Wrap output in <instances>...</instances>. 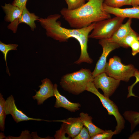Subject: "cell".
Returning a JSON list of instances; mask_svg holds the SVG:
<instances>
[{
  "instance_id": "cell-1",
  "label": "cell",
  "mask_w": 139,
  "mask_h": 139,
  "mask_svg": "<svg viewBox=\"0 0 139 139\" xmlns=\"http://www.w3.org/2000/svg\"><path fill=\"white\" fill-rule=\"evenodd\" d=\"M61 15L55 14L48 16L47 18H40L38 20L46 30L47 36L60 42L67 41L71 38L76 39L81 47V53L78 59L74 63L80 64L83 62L91 64L92 59L88 52V42L89 34L94 29L95 23L81 29H68L62 27L57 20Z\"/></svg>"
},
{
  "instance_id": "cell-2",
  "label": "cell",
  "mask_w": 139,
  "mask_h": 139,
  "mask_svg": "<svg viewBox=\"0 0 139 139\" xmlns=\"http://www.w3.org/2000/svg\"><path fill=\"white\" fill-rule=\"evenodd\" d=\"M104 0H89L81 7L73 10L64 8L61 15L73 29L86 27L94 23L111 18L104 9Z\"/></svg>"
},
{
  "instance_id": "cell-3",
  "label": "cell",
  "mask_w": 139,
  "mask_h": 139,
  "mask_svg": "<svg viewBox=\"0 0 139 139\" xmlns=\"http://www.w3.org/2000/svg\"><path fill=\"white\" fill-rule=\"evenodd\" d=\"M93 78L90 70L82 68L78 71L67 74L61 77L60 84L65 90L78 95L86 91L87 85Z\"/></svg>"
},
{
  "instance_id": "cell-4",
  "label": "cell",
  "mask_w": 139,
  "mask_h": 139,
  "mask_svg": "<svg viewBox=\"0 0 139 139\" xmlns=\"http://www.w3.org/2000/svg\"><path fill=\"white\" fill-rule=\"evenodd\" d=\"M136 68L132 64L125 65L117 56L110 58L107 63L105 72L108 76L116 79L128 82L134 76Z\"/></svg>"
},
{
  "instance_id": "cell-5",
  "label": "cell",
  "mask_w": 139,
  "mask_h": 139,
  "mask_svg": "<svg viewBox=\"0 0 139 139\" xmlns=\"http://www.w3.org/2000/svg\"><path fill=\"white\" fill-rule=\"evenodd\" d=\"M125 19L116 16L95 23L89 38L99 40L110 38L122 24Z\"/></svg>"
},
{
  "instance_id": "cell-6",
  "label": "cell",
  "mask_w": 139,
  "mask_h": 139,
  "mask_svg": "<svg viewBox=\"0 0 139 139\" xmlns=\"http://www.w3.org/2000/svg\"><path fill=\"white\" fill-rule=\"evenodd\" d=\"M86 91L90 92L97 96L99 98L103 107L108 111L109 115H112L115 118L117 125L114 131L116 134L120 133L125 127V120L119 112L117 106L109 98L101 94L95 87L93 81L88 84Z\"/></svg>"
},
{
  "instance_id": "cell-7",
  "label": "cell",
  "mask_w": 139,
  "mask_h": 139,
  "mask_svg": "<svg viewBox=\"0 0 139 139\" xmlns=\"http://www.w3.org/2000/svg\"><path fill=\"white\" fill-rule=\"evenodd\" d=\"M120 81L108 76L104 72L95 77L93 82L97 89H101L103 92L104 95L109 98L119 86Z\"/></svg>"
},
{
  "instance_id": "cell-8",
  "label": "cell",
  "mask_w": 139,
  "mask_h": 139,
  "mask_svg": "<svg viewBox=\"0 0 139 139\" xmlns=\"http://www.w3.org/2000/svg\"><path fill=\"white\" fill-rule=\"evenodd\" d=\"M99 42L102 47L103 51L92 72L93 78L98 75L105 72L107 63V59L108 55L112 51L120 47L118 44L111 41L108 39H100Z\"/></svg>"
},
{
  "instance_id": "cell-9",
  "label": "cell",
  "mask_w": 139,
  "mask_h": 139,
  "mask_svg": "<svg viewBox=\"0 0 139 139\" xmlns=\"http://www.w3.org/2000/svg\"><path fill=\"white\" fill-rule=\"evenodd\" d=\"M4 108L6 115H11L13 119L17 123L29 120L47 121L39 118H31L27 116L22 111L18 109L15 104L14 98L12 95L8 97L6 100Z\"/></svg>"
},
{
  "instance_id": "cell-10",
  "label": "cell",
  "mask_w": 139,
  "mask_h": 139,
  "mask_svg": "<svg viewBox=\"0 0 139 139\" xmlns=\"http://www.w3.org/2000/svg\"><path fill=\"white\" fill-rule=\"evenodd\" d=\"M42 84L39 86V90L36 92V94L32 97L34 100L37 101L38 105L42 104L49 98L54 96L53 86L51 81L46 78L41 80Z\"/></svg>"
},
{
  "instance_id": "cell-11",
  "label": "cell",
  "mask_w": 139,
  "mask_h": 139,
  "mask_svg": "<svg viewBox=\"0 0 139 139\" xmlns=\"http://www.w3.org/2000/svg\"><path fill=\"white\" fill-rule=\"evenodd\" d=\"M103 7L104 10L109 14L116 16L125 18H135L139 19V6L130 8H114L108 6L103 3Z\"/></svg>"
},
{
  "instance_id": "cell-12",
  "label": "cell",
  "mask_w": 139,
  "mask_h": 139,
  "mask_svg": "<svg viewBox=\"0 0 139 139\" xmlns=\"http://www.w3.org/2000/svg\"><path fill=\"white\" fill-rule=\"evenodd\" d=\"M57 87L56 84L54 85V96L56 99L54 107L56 108L62 107L71 112H74L79 110L81 105L79 103H73L68 100L60 93Z\"/></svg>"
},
{
  "instance_id": "cell-13",
  "label": "cell",
  "mask_w": 139,
  "mask_h": 139,
  "mask_svg": "<svg viewBox=\"0 0 139 139\" xmlns=\"http://www.w3.org/2000/svg\"><path fill=\"white\" fill-rule=\"evenodd\" d=\"M60 121L63 122L66 134L73 139L79 133L84 126L80 117H70Z\"/></svg>"
},
{
  "instance_id": "cell-14",
  "label": "cell",
  "mask_w": 139,
  "mask_h": 139,
  "mask_svg": "<svg viewBox=\"0 0 139 139\" xmlns=\"http://www.w3.org/2000/svg\"><path fill=\"white\" fill-rule=\"evenodd\" d=\"M132 23V19L129 18L125 23L122 24L119 27L111 37L108 39L119 44L124 38L134 31L131 27Z\"/></svg>"
},
{
  "instance_id": "cell-15",
  "label": "cell",
  "mask_w": 139,
  "mask_h": 139,
  "mask_svg": "<svg viewBox=\"0 0 139 139\" xmlns=\"http://www.w3.org/2000/svg\"><path fill=\"white\" fill-rule=\"evenodd\" d=\"M2 7L5 14V21L11 23L18 21L22 11L19 7L10 3H5L4 6Z\"/></svg>"
},
{
  "instance_id": "cell-16",
  "label": "cell",
  "mask_w": 139,
  "mask_h": 139,
  "mask_svg": "<svg viewBox=\"0 0 139 139\" xmlns=\"http://www.w3.org/2000/svg\"><path fill=\"white\" fill-rule=\"evenodd\" d=\"M80 117L84 125L88 129L91 137L105 131L97 127L93 123L92 117L89 116L88 114L82 112L80 114Z\"/></svg>"
},
{
  "instance_id": "cell-17",
  "label": "cell",
  "mask_w": 139,
  "mask_h": 139,
  "mask_svg": "<svg viewBox=\"0 0 139 139\" xmlns=\"http://www.w3.org/2000/svg\"><path fill=\"white\" fill-rule=\"evenodd\" d=\"M40 18L33 13H30L26 7L23 9L22 14L18 20V23H23L28 25L31 30L33 31L36 28L35 21L38 20Z\"/></svg>"
},
{
  "instance_id": "cell-18",
  "label": "cell",
  "mask_w": 139,
  "mask_h": 139,
  "mask_svg": "<svg viewBox=\"0 0 139 139\" xmlns=\"http://www.w3.org/2000/svg\"><path fill=\"white\" fill-rule=\"evenodd\" d=\"M125 119L131 124V130L132 131L139 124V112L132 111H125L123 114Z\"/></svg>"
},
{
  "instance_id": "cell-19",
  "label": "cell",
  "mask_w": 139,
  "mask_h": 139,
  "mask_svg": "<svg viewBox=\"0 0 139 139\" xmlns=\"http://www.w3.org/2000/svg\"><path fill=\"white\" fill-rule=\"evenodd\" d=\"M139 40V35L134 31L124 38L119 43L120 47L127 48L135 41Z\"/></svg>"
},
{
  "instance_id": "cell-20",
  "label": "cell",
  "mask_w": 139,
  "mask_h": 139,
  "mask_svg": "<svg viewBox=\"0 0 139 139\" xmlns=\"http://www.w3.org/2000/svg\"><path fill=\"white\" fill-rule=\"evenodd\" d=\"M18 45L16 44H6L0 41V50L4 55V59L5 60L6 66L7 73L10 75L7 63V56L8 52L12 50H16Z\"/></svg>"
},
{
  "instance_id": "cell-21",
  "label": "cell",
  "mask_w": 139,
  "mask_h": 139,
  "mask_svg": "<svg viewBox=\"0 0 139 139\" xmlns=\"http://www.w3.org/2000/svg\"><path fill=\"white\" fill-rule=\"evenodd\" d=\"M132 0H104L103 3L107 6L119 8L124 5H132Z\"/></svg>"
},
{
  "instance_id": "cell-22",
  "label": "cell",
  "mask_w": 139,
  "mask_h": 139,
  "mask_svg": "<svg viewBox=\"0 0 139 139\" xmlns=\"http://www.w3.org/2000/svg\"><path fill=\"white\" fill-rule=\"evenodd\" d=\"M6 100L3 97V95L0 93V129L4 132L5 129V120L6 114L4 107Z\"/></svg>"
},
{
  "instance_id": "cell-23",
  "label": "cell",
  "mask_w": 139,
  "mask_h": 139,
  "mask_svg": "<svg viewBox=\"0 0 139 139\" xmlns=\"http://www.w3.org/2000/svg\"><path fill=\"white\" fill-rule=\"evenodd\" d=\"M116 134L114 131L111 130H105L103 132L99 133L91 137V139H110L114 135Z\"/></svg>"
},
{
  "instance_id": "cell-24",
  "label": "cell",
  "mask_w": 139,
  "mask_h": 139,
  "mask_svg": "<svg viewBox=\"0 0 139 139\" xmlns=\"http://www.w3.org/2000/svg\"><path fill=\"white\" fill-rule=\"evenodd\" d=\"M67 5V9L73 10L76 9L85 3V0H65Z\"/></svg>"
},
{
  "instance_id": "cell-25",
  "label": "cell",
  "mask_w": 139,
  "mask_h": 139,
  "mask_svg": "<svg viewBox=\"0 0 139 139\" xmlns=\"http://www.w3.org/2000/svg\"><path fill=\"white\" fill-rule=\"evenodd\" d=\"M134 76L136 78V81L134 83L128 88V93L127 96V98H129L131 96L137 97L133 93V89L134 85L137 83L139 82V71L136 68L134 74Z\"/></svg>"
},
{
  "instance_id": "cell-26",
  "label": "cell",
  "mask_w": 139,
  "mask_h": 139,
  "mask_svg": "<svg viewBox=\"0 0 139 139\" xmlns=\"http://www.w3.org/2000/svg\"><path fill=\"white\" fill-rule=\"evenodd\" d=\"M66 132L63 124L60 129L57 131L54 135V137L56 139H69L71 137L68 136L66 137L65 136Z\"/></svg>"
},
{
  "instance_id": "cell-27",
  "label": "cell",
  "mask_w": 139,
  "mask_h": 139,
  "mask_svg": "<svg viewBox=\"0 0 139 139\" xmlns=\"http://www.w3.org/2000/svg\"><path fill=\"white\" fill-rule=\"evenodd\" d=\"M90 138L88 129L84 126L79 133L73 139H90Z\"/></svg>"
},
{
  "instance_id": "cell-28",
  "label": "cell",
  "mask_w": 139,
  "mask_h": 139,
  "mask_svg": "<svg viewBox=\"0 0 139 139\" xmlns=\"http://www.w3.org/2000/svg\"><path fill=\"white\" fill-rule=\"evenodd\" d=\"M132 49V54L134 56L139 53V40L134 41L131 45L130 47Z\"/></svg>"
},
{
  "instance_id": "cell-29",
  "label": "cell",
  "mask_w": 139,
  "mask_h": 139,
  "mask_svg": "<svg viewBox=\"0 0 139 139\" xmlns=\"http://www.w3.org/2000/svg\"><path fill=\"white\" fill-rule=\"evenodd\" d=\"M28 0H14L12 4L19 7L22 11L26 7Z\"/></svg>"
},
{
  "instance_id": "cell-30",
  "label": "cell",
  "mask_w": 139,
  "mask_h": 139,
  "mask_svg": "<svg viewBox=\"0 0 139 139\" xmlns=\"http://www.w3.org/2000/svg\"><path fill=\"white\" fill-rule=\"evenodd\" d=\"M130 139H139V131L134 133L129 137Z\"/></svg>"
},
{
  "instance_id": "cell-31",
  "label": "cell",
  "mask_w": 139,
  "mask_h": 139,
  "mask_svg": "<svg viewBox=\"0 0 139 139\" xmlns=\"http://www.w3.org/2000/svg\"><path fill=\"white\" fill-rule=\"evenodd\" d=\"M132 5L133 7L139 6V0H132Z\"/></svg>"
},
{
  "instance_id": "cell-32",
  "label": "cell",
  "mask_w": 139,
  "mask_h": 139,
  "mask_svg": "<svg viewBox=\"0 0 139 139\" xmlns=\"http://www.w3.org/2000/svg\"><path fill=\"white\" fill-rule=\"evenodd\" d=\"M0 139H2V138H6V137H5V136L4 135V133L1 132L0 134Z\"/></svg>"
},
{
  "instance_id": "cell-33",
  "label": "cell",
  "mask_w": 139,
  "mask_h": 139,
  "mask_svg": "<svg viewBox=\"0 0 139 139\" xmlns=\"http://www.w3.org/2000/svg\"><path fill=\"white\" fill-rule=\"evenodd\" d=\"M85 1H89V0H85Z\"/></svg>"
}]
</instances>
